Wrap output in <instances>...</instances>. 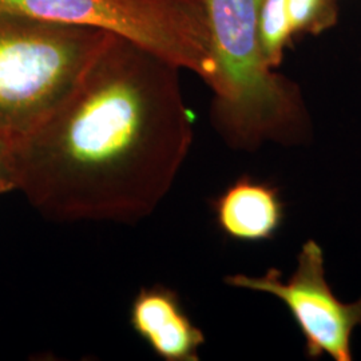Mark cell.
<instances>
[{
  "mask_svg": "<svg viewBox=\"0 0 361 361\" xmlns=\"http://www.w3.org/2000/svg\"><path fill=\"white\" fill-rule=\"evenodd\" d=\"M180 73L110 34L55 110L8 142L15 192L56 222L149 217L193 145Z\"/></svg>",
  "mask_w": 361,
  "mask_h": 361,
  "instance_id": "obj_1",
  "label": "cell"
},
{
  "mask_svg": "<svg viewBox=\"0 0 361 361\" xmlns=\"http://www.w3.org/2000/svg\"><path fill=\"white\" fill-rule=\"evenodd\" d=\"M262 0H205L219 73L212 125L228 146L310 141L312 119L300 86L267 62L259 39Z\"/></svg>",
  "mask_w": 361,
  "mask_h": 361,
  "instance_id": "obj_2",
  "label": "cell"
},
{
  "mask_svg": "<svg viewBox=\"0 0 361 361\" xmlns=\"http://www.w3.org/2000/svg\"><path fill=\"white\" fill-rule=\"evenodd\" d=\"M110 32L0 11V138L11 142L55 110Z\"/></svg>",
  "mask_w": 361,
  "mask_h": 361,
  "instance_id": "obj_3",
  "label": "cell"
},
{
  "mask_svg": "<svg viewBox=\"0 0 361 361\" xmlns=\"http://www.w3.org/2000/svg\"><path fill=\"white\" fill-rule=\"evenodd\" d=\"M0 11L114 34L219 90L205 0H0Z\"/></svg>",
  "mask_w": 361,
  "mask_h": 361,
  "instance_id": "obj_4",
  "label": "cell"
},
{
  "mask_svg": "<svg viewBox=\"0 0 361 361\" xmlns=\"http://www.w3.org/2000/svg\"><path fill=\"white\" fill-rule=\"evenodd\" d=\"M225 283L280 300L304 336L308 359L328 356L335 361L353 360L352 337L361 326V296L355 301L336 296L326 280L323 247L314 240L301 246L296 269L288 280L271 268L258 277L228 276Z\"/></svg>",
  "mask_w": 361,
  "mask_h": 361,
  "instance_id": "obj_5",
  "label": "cell"
},
{
  "mask_svg": "<svg viewBox=\"0 0 361 361\" xmlns=\"http://www.w3.org/2000/svg\"><path fill=\"white\" fill-rule=\"evenodd\" d=\"M130 324L158 357L166 361L200 360L205 335L183 310L173 289L164 285L142 288L133 300Z\"/></svg>",
  "mask_w": 361,
  "mask_h": 361,
  "instance_id": "obj_6",
  "label": "cell"
},
{
  "mask_svg": "<svg viewBox=\"0 0 361 361\" xmlns=\"http://www.w3.org/2000/svg\"><path fill=\"white\" fill-rule=\"evenodd\" d=\"M214 219L225 237L241 243L271 240L285 219L279 188L244 176L232 182L212 202Z\"/></svg>",
  "mask_w": 361,
  "mask_h": 361,
  "instance_id": "obj_7",
  "label": "cell"
},
{
  "mask_svg": "<svg viewBox=\"0 0 361 361\" xmlns=\"http://www.w3.org/2000/svg\"><path fill=\"white\" fill-rule=\"evenodd\" d=\"M295 37L286 0H262L259 11V39L264 56L271 68H279L285 50Z\"/></svg>",
  "mask_w": 361,
  "mask_h": 361,
  "instance_id": "obj_8",
  "label": "cell"
},
{
  "mask_svg": "<svg viewBox=\"0 0 361 361\" xmlns=\"http://www.w3.org/2000/svg\"><path fill=\"white\" fill-rule=\"evenodd\" d=\"M286 7L295 35H320L335 26L338 19L335 0H286Z\"/></svg>",
  "mask_w": 361,
  "mask_h": 361,
  "instance_id": "obj_9",
  "label": "cell"
},
{
  "mask_svg": "<svg viewBox=\"0 0 361 361\" xmlns=\"http://www.w3.org/2000/svg\"><path fill=\"white\" fill-rule=\"evenodd\" d=\"M10 192H15V185L10 166L8 142L0 138V195Z\"/></svg>",
  "mask_w": 361,
  "mask_h": 361,
  "instance_id": "obj_10",
  "label": "cell"
}]
</instances>
